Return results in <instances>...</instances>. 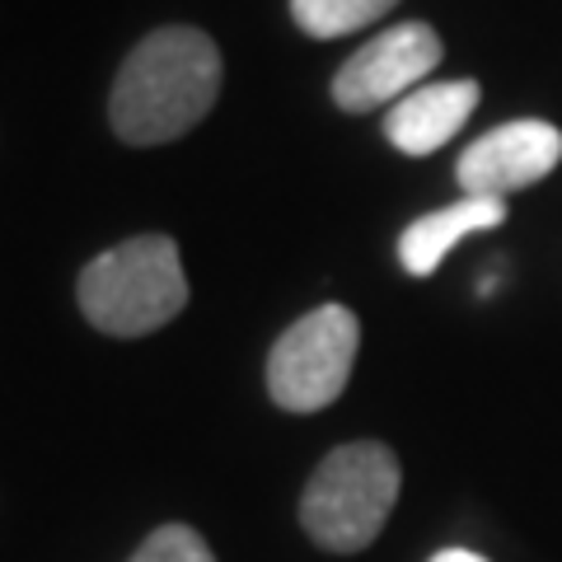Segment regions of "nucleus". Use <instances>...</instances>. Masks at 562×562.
I'll list each match as a JSON object with an SVG mask.
<instances>
[{"label":"nucleus","mask_w":562,"mask_h":562,"mask_svg":"<svg viewBox=\"0 0 562 562\" xmlns=\"http://www.w3.org/2000/svg\"><path fill=\"white\" fill-rule=\"evenodd\" d=\"M398 0H291V20L310 38H347L366 24L384 20Z\"/></svg>","instance_id":"1a4fd4ad"},{"label":"nucleus","mask_w":562,"mask_h":562,"mask_svg":"<svg viewBox=\"0 0 562 562\" xmlns=\"http://www.w3.org/2000/svg\"><path fill=\"white\" fill-rule=\"evenodd\" d=\"M80 314L109 338H150L188 310V277L169 235H136L85 262Z\"/></svg>","instance_id":"f03ea898"},{"label":"nucleus","mask_w":562,"mask_h":562,"mask_svg":"<svg viewBox=\"0 0 562 562\" xmlns=\"http://www.w3.org/2000/svg\"><path fill=\"white\" fill-rule=\"evenodd\" d=\"M441 57H446V47L431 24H422V20L394 24L375 33L371 43L357 47L338 66V76H333V103L342 113H371V109H384V103L394 109L398 99L422 90V80L441 66Z\"/></svg>","instance_id":"39448f33"},{"label":"nucleus","mask_w":562,"mask_h":562,"mask_svg":"<svg viewBox=\"0 0 562 562\" xmlns=\"http://www.w3.org/2000/svg\"><path fill=\"white\" fill-rule=\"evenodd\" d=\"M403 473L390 446L351 441L324 454V464L310 473L301 497L305 535L328 553H361L371 549L398 502Z\"/></svg>","instance_id":"7ed1b4c3"},{"label":"nucleus","mask_w":562,"mask_h":562,"mask_svg":"<svg viewBox=\"0 0 562 562\" xmlns=\"http://www.w3.org/2000/svg\"><path fill=\"white\" fill-rule=\"evenodd\" d=\"M479 109V80H436L422 85L408 99H398L384 113V136L394 140L403 155H431L441 150L450 136Z\"/></svg>","instance_id":"0eeeda50"},{"label":"nucleus","mask_w":562,"mask_h":562,"mask_svg":"<svg viewBox=\"0 0 562 562\" xmlns=\"http://www.w3.org/2000/svg\"><path fill=\"white\" fill-rule=\"evenodd\" d=\"M127 562H216L206 549V539L192 525H160Z\"/></svg>","instance_id":"9d476101"},{"label":"nucleus","mask_w":562,"mask_h":562,"mask_svg":"<svg viewBox=\"0 0 562 562\" xmlns=\"http://www.w3.org/2000/svg\"><path fill=\"white\" fill-rule=\"evenodd\" d=\"M221 47L192 24L146 33L117 66L109 122L122 146H169L216 109Z\"/></svg>","instance_id":"f257e3e1"},{"label":"nucleus","mask_w":562,"mask_h":562,"mask_svg":"<svg viewBox=\"0 0 562 562\" xmlns=\"http://www.w3.org/2000/svg\"><path fill=\"white\" fill-rule=\"evenodd\" d=\"M431 562H487V558H483V553H473V549H441Z\"/></svg>","instance_id":"9b49d317"},{"label":"nucleus","mask_w":562,"mask_h":562,"mask_svg":"<svg viewBox=\"0 0 562 562\" xmlns=\"http://www.w3.org/2000/svg\"><path fill=\"white\" fill-rule=\"evenodd\" d=\"M361 324L347 305H319L272 342L268 394L286 413H319L347 390Z\"/></svg>","instance_id":"20e7f679"},{"label":"nucleus","mask_w":562,"mask_h":562,"mask_svg":"<svg viewBox=\"0 0 562 562\" xmlns=\"http://www.w3.org/2000/svg\"><path fill=\"white\" fill-rule=\"evenodd\" d=\"M506 221V202L497 198H460L454 206L427 211L417 216L408 231L398 235V262L408 277H431L441 262L450 258V249L479 231H497Z\"/></svg>","instance_id":"6e6552de"},{"label":"nucleus","mask_w":562,"mask_h":562,"mask_svg":"<svg viewBox=\"0 0 562 562\" xmlns=\"http://www.w3.org/2000/svg\"><path fill=\"white\" fill-rule=\"evenodd\" d=\"M562 160V132L553 122L520 117L506 127H492L460 155V179L464 198H497L506 202L520 188H535L539 179H549Z\"/></svg>","instance_id":"423d86ee"}]
</instances>
